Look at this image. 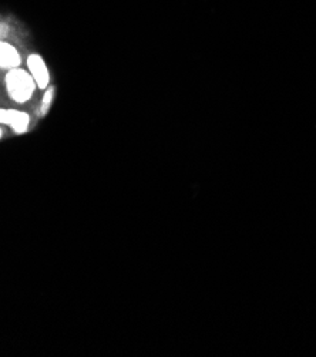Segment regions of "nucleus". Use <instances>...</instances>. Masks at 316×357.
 Returning a JSON list of instances; mask_svg holds the SVG:
<instances>
[{
	"mask_svg": "<svg viewBox=\"0 0 316 357\" xmlns=\"http://www.w3.org/2000/svg\"><path fill=\"white\" fill-rule=\"evenodd\" d=\"M5 89L8 97L16 104L29 102L34 93H36L38 84L29 73L27 68L17 67L9 70L5 73Z\"/></svg>",
	"mask_w": 316,
	"mask_h": 357,
	"instance_id": "f257e3e1",
	"label": "nucleus"
},
{
	"mask_svg": "<svg viewBox=\"0 0 316 357\" xmlns=\"http://www.w3.org/2000/svg\"><path fill=\"white\" fill-rule=\"evenodd\" d=\"M26 68L29 70V73L34 79L38 84V89L45 91L49 86H52V75L49 66L45 60V57L39 53H31L26 59Z\"/></svg>",
	"mask_w": 316,
	"mask_h": 357,
	"instance_id": "f03ea898",
	"label": "nucleus"
},
{
	"mask_svg": "<svg viewBox=\"0 0 316 357\" xmlns=\"http://www.w3.org/2000/svg\"><path fill=\"white\" fill-rule=\"evenodd\" d=\"M30 123L31 119L29 113L17 109H3V107H0V126L10 127L15 134H26L30 128Z\"/></svg>",
	"mask_w": 316,
	"mask_h": 357,
	"instance_id": "7ed1b4c3",
	"label": "nucleus"
},
{
	"mask_svg": "<svg viewBox=\"0 0 316 357\" xmlns=\"http://www.w3.org/2000/svg\"><path fill=\"white\" fill-rule=\"evenodd\" d=\"M23 59L19 49L6 40H0V70L9 71L22 67Z\"/></svg>",
	"mask_w": 316,
	"mask_h": 357,
	"instance_id": "20e7f679",
	"label": "nucleus"
},
{
	"mask_svg": "<svg viewBox=\"0 0 316 357\" xmlns=\"http://www.w3.org/2000/svg\"><path fill=\"white\" fill-rule=\"evenodd\" d=\"M54 96H56V87L54 86H49L42 96V101L39 105V116L40 117H46L52 109V104L54 101Z\"/></svg>",
	"mask_w": 316,
	"mask_h": 357,
	"instance_id": "39448f33",
	"label": "nucleus"
},
{
	"mask_svg": "<svg viewBox=\"0 0 316 357\" xmlns=\"http://www.w3.org/2000/svg\"><path fill=\"white\" fill-rule=\"evenodd\" d=\"M3 135H5V130H3V127H2V126H0V139L3 138Z\"/></svg>",
	"mask_w": 316,
	"mask_h": 357,
	"instance_id": "423d86ee",
	"label": "nucleus"
}]
</instances>
